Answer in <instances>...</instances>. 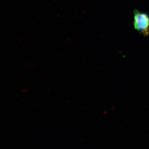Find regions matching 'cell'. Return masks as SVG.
<instances>
[{"mask_svg":"<svg viewBox=\"0 0 149 149\" xmlns=\"http://www.w3.org/2000/svg\"><path fill=\"white\" fill-rule=\"evenodd\" d=\"M134 26L135 29L144 36L149 34V16L146 13L134 10Z\"/></svg>","mask_w":149,"mask_h":149,"instance_id":"cell-1","label":"cell"}]
</instances>
